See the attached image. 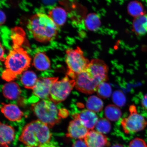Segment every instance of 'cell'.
Listing matches in <instances>:
<instances>
[{
  "instance_id": "23",
  "label": "cell",
  "mask_w": 147,
  "mask_h": 147,
  "mask_svg": "<svg viewBox=\"0 0 147 147\" xmlns=\"http://www.w3.org/2000/svg\"><path fill=\"white\" fill-rule=\"evenodd\" d=\"M87 109L94 113H98L102 111L104 107V103L99 97L92 95L88 98L86 102Z\"/></svg>"
},
{
  "instance_id": "28",
  "label": "cell",
  "mask_w": 147,
  "mask_h": 147,
  "mask_svg": "<svg viewBox=\"0 0 147 147\" xmlns=\"http://www.w3.org/2000/svg\"><path fill=\"white\" fill-rule=\"evenodd\" d=\"M129 147H147V145L143 139L137 138L131 141Z\"/></svg>"
},
{
  "instance_id": "31",
  "label": "cell",
  "mask_w": 147,
  "mask_h": 147,
  "mask_svg": "<svg viewBox=\"0 0 147 147\" xmlns=\"http://www.w3.org/2000/svg\"><path fill=\"white\" fill-rule=\"evenodd\" d=\"M0 16H1V25H2L5 23V20H6V16L4 12L2 11L1 10L0 11Z\"/></svg>"
},
{
  "instance_id": "2",
  "label": "cell",
  "mask_w": 147,
  "mask_h": 147,
  "mask_svg": "<svg viewBox=\"0 0 147 147\" xmlns=\"http://www.w3.org/2000/svg\"><path fill=\"white\" fill-rule=\"evenodd\" d=\"M12 49L5 58V69L2 78L8 82L15 80L18 75L30 67L31 58L22 44L13 43ZM25 72V71H24Z\"/></svg>"
},
{
  "instance_id": "11",
  "label": "cell",
  "mask_w": 147,
  "mask_h": 147,
  "mask_svg": "<svg viewBox=\"0 0 147 147\" xmlns=\"http://www.w3.org/2000/svg\"><path fill=\"white\" fill-rule=\"evenodd\" d=\"M73 120L70 122L66 136L74 139H84L89 130L83 125L79 119L78 113L72 115Z\"/></svg>"
},
{
  "instance_id": "30",
  "label": "cell",
  "mask_w": 147,
  "mask_h": 147,
  "mask_svg": "<svg viewBox=\"0 0 147 147\" xmlns=\"http://www.w3.org/2000/svg\"><path fill=\"white\" fill-rule=\"evenodd\" d=\"M141 105L142 107L147 111V94L143 97L141 100Z\"/></svg>"
},
{
  "instance_id": "4",
  "label": "cell",
  "mask_w": 147,
  "mask_h": 147,
  "mask_svg": "<svg viewBox=\"0 0 147 147\" xmlns=\"http://www.w3.org/2000/svg\"><path fill=\"white\" fill-rule=\"evenodd\" d=\"M57 105L50 100H42L33 104L32 109L38 120L52 128L69 114L67 110L59 109Z\"/></svg>"
},
{
  "instance_id": "6",
  "label": "cell",
  "mask_w": 147,
  "mask_h": 147,
  "mask_svg": "<svg viewBox=\"0 0 147 147\" xmlns=\"http://www.w3.org/2000/svg\"><path fill=\"white\" fill-rule=\"evenodd\" d=\"M75 80L66 76L61 80L57 81L51 88L49 100L57 104L65 100L75 87Z\"/></svg>"
},
{
  "instance_id": "26",
  "label": "cell",
  "mask_w": 147,
  "mask_h": 147,
  "mask_svg": "<svg viewBox=\"0 0 147 147\" xmlns=\"http://www.w3.org/2000/svg\"><path fill=\"white\" fill-rule=\"evenodd\" d=\"M96 131L102 134L109 133L111 130V123L107 119L102 118L98 119L95 126Z\"/></svg>"
},
{
  "instance_id": "20",
  "label": "cell",
  "mask_w": 147,
  "mask_h": 147,
  "mask_svg": "<svg viewBox=\"0 0 147 147\" xmlns=\"http://www.w3.org/2000/svg\"><path fill=\"white\" fill-rule=\"evenodd\" d=\"M38 80L36 74L29 71L24 72L21 79L22 83L25 88L32 90L35 87Z\"/></svg>"
},
{
  "instance_id": "15",
  "label": "cell",
  "mask_w": 147,
  "mask_h": 147,
  "mask_svg": "<svg viewBox=\"0 0 147 147\" xmlns=\"http://www.w3.org/2000/svg\"><path fill=\"white\" fill-rule=\"evenodd\" d=\"M0 137L1 147H9V145L14 140L15 133L13 127L1 123Z\"/></svg>"
},
{
  "instance_id": "9",
  "label": "cell",
  "mask_w": 147,
  "mask_h": 147,
  "mask_svg": "<svg viewBox=\"0 0 147 147\" xmlns=\"http://www.w3.org/2000/svg\"><path fill=\"white\" fill-rule=\"evenodd\" d=\"M75 87L79 91L91 94L96 92L100 84L92 79L86 71L75 75Z\"/></svg>"
},
{
  "instance_id": "8",
  "label": "cell",
  "mask_w": 147,
  "mask_h": 147,
  "mask_svg": "<svg viewBox=\"0 0 147 147\" xmlns=\"http://www.w3.org/2000/svg\"><path fill=\"white\" fill-rule=\"evenodd\" d=\"M109 69L103 61L94 59L90 61L86 71L90 77L100 84L108 80Z\"/></svg>"
},
{
  "instance_id": "32",
  "label": "cell",
  "mask_w": 147,
  "mask_h": 147,
  "mask_svg": "<svg viewBox=\"0 0 147 147\" xmlns=\"http://www.w3.org/2000/svg\"><path fill=\"white\" fill-rule=\"evenodd\" d=\"M4 55V49L3 47L1 44V60L2 61H5V58L3 56Z\"/></svg>"
},
{
  "instance_id": "7",
  "label": "cell",
  "mask_w": 147,
  "mask_h": 147,
  "mask_svg": "<svg viewBox=\"0 0 147 147\" xmlns=\"http://www.w3.org/2000/svg\"><path fill=\"white\" fill-rule=\"evenodd\" d=\"M130 115L123 119L121 124L125 134L136 133L144 130L147 125V121L142 115L138 113L136 107L131 105L129 108Z\"/></svg>"
},
{
  "instance_id": "29",
  "label": "cell",
  "mask_w": 147,
  "mask_h": 147,
  "mask_svg": "<svg viewBox=\"0 0 147 147\" xmlns=\"http://www.w3.org/2000/svg\"><path fill=\"white\" fill-rule=\"evenodd\" d=\"M72 147H88L85 141L82 139H79L73 143Z\"/></svg>"
},
{
  "instance_id": "27",
  "label": "cell",
  "mask_w": 147,
  "mask_h": 147,
  "mask_svg": "<svg viewBox=\"0 0 147 147\" xmlns=\"http://www.w3.org/2000/svg\"><path fill=\"white\" fill-rule=\"evenodd\" d=\"M112 100L115 105L120 107L124 106L126 102V98L124 94L119 90L114 92L112 96Z\"/></svg>"
},
{
  "instance_id": "25",
  "label": "cell",
  "mask_w": 147,
  "mask_h": 147,
  "mask_svg": "<svg viewBox=\"0 0 147 147\" xmlns=\"http://www.w3.org/2000/svg\"><path fill=\"white\" fill-rule=\"evenodd\" d=\"M112 91V88L110 84L106 82H104L100 84L96 92L99 97L106 99L111 96Z\"/></svg>"
},
{
  "instance_id": "13",
  "label": "cell",
  "mask_w": 147,
  "mask_h": 147,
  "mask_svg": "<svg viewBox=\"0 0 147 147\" xmlns=\"http://www.w3.org/2000/svg\"><path fill=\"white\" fill-rule=\"evenodd\" d=\"M1 110L5 116L9 120L18 121L21 120L24 115L22 111L18 107L12 104H5L2 103Z\"/></svg>"
},
{
  "instance_id": "12",
  "label": "cell",
  "mask_w": 147,
  "mask_h": 147,
  "mask_svg": "<svg viewBox=\"0 0 147 147\" xmlns=\"http://www.w3.org/2000/svg\"><path fill=\"white\" fill-rule=\"evenodd\" d=\"M88 147H105L108 144L106 136L94 130H91L84 138Z\"/></svg>"
},
{
  "instance_id": "16",
  "label": "cell",
  "mask_w": 147,
  "mask_h": 147,
  "mask_svg": "<svg viewBox=\"0 0 147 147\" xmlns=\"http://www.w3.org/2000/svg\"><path fill=\"white\" fill-rule=\"evenodd\" d=\"M3 96L10 100H15L19 97L21 93V88L18 84L14 82L5 84L2 87Z\"/></svg>"
},
{
  "instance_id": "17",
  "label": "cell",
  "mask_w": 147,
  "mask_h": 147,
  "mask_svg": "<svg viewBox=\"0 0 147 147\" xmlns=\"http://www.w3.org/2000/svg\"><path fill=\"white\" fill-rule=\"evenodd\" d=\"M58 27L63 25L67 18V13L65 10L61 7H54L49 11V15Z\"/></svg>"
},
{
  "instance_id": "14",
  "label": "cell",
  "mask_w": 147,
  "mask_h": 147,
  "mask_svg": "<svg viewBox=\"0 0 147 147\" xmlns=\"http://www.w3.org/2000/svg\"><path fill=\"white\" fill-rule=\"evenodd\" d=\"M78 115L82 124L89 130H93L98 120L96 114L88 109L82 110Z\"/></svg>"
},
{
  "instance_id": "10",
  "label": "cell",
  "mask_w": 147,
  "mask_h": 147,
  "mask_svg": "<svg viewBox=\"0 0 147 147\" xmlns=\"http://www.w3.org/2000/svg\"><path fill=\"white\" fill-rule=\"evenodd\" d=\"M58 80V78L38 79L36 86L33 90V95L34 97L41 100H49L51 88Z\"/></svg>"
},
{
  "instance_id": "5",
  "label": "cell",
  "mask_w": 147,
  "mask_h": 147,
  "mask_svg": "<svg viewBox=\"0 0 147 147\" xmlns=\"http://www.w3.org/2000/svg\"><path fill=\"white\" fill-rule=\"evenodd\" d=\"M66 54L65 61L68 68L67 75L70 78L73 79L75 75L86 71L90 61L84 56L80 47L67 49Z\"/></svg>"
},
{
  "instance_id": "22",
  "label": "cell",
  "mask_w": 147,
  "mask_h": 147,
  "mask_svg": "<svg viewBox=\"0 0 147 147\" xmlns=\"http://www.w3.org/2000/svg\"><path fill=\"white\" fill-rule=\"evenodd\" d=\"M127 9L128 14L134 18L146 14L144 6L142 3L138 1L130 2L128 5Z\"/></svg>"
},
{
  "instance_id": "21",
  "label": "cell",
  "mask_w": 147,
  "mask_h": 147,
  "mask_svg": "<svg viewBox=\"0 0 147 147\" xmlns=\"http://www.w3.org/2000/svg\"><path fill=\"white\" fill-rule=\"evenodd\" d=\"M84 25L88 30L96 31L101 26V23L98 15L95 13L88 14L84 20Z\"/></svg>"
},
{
  "instance_id": "24",
  "label": "cell",
  "mask_w": 147,
  "mask_h": 147,
  "mask_svg": "<svg viewBox=\"0 0 147 147\" xmlns=\"http://www.w3.org/2000/svg\"><path fill=\"white\" fill-rule=\"evenodd\" d=\"M105 115L108 120L115 121L120 119L122 113L119 107L110 104L106 107L105 109Z\"/></svg>"
},
{
  "instance_id": "3",
  "label": "cell",
  "mask_w": 147,
  "mask_h": 147,
  "mask_svg": "<svg viewBox=\"0 0 147 147\" xmlns=\"http://www.w3.org/2000/svg\"><path fill=\"white\" fill-rule=\"evenodd\" d=\"M27 28L34 39L41 43H47L54 40L59 29L48 15L42 13L30 17Z\"/></svg>"
},
{
  "instance_id": "19",
  "label": "cell",
  "mask_w": 147,
  "mask_h": 147,
  "mask_svg": "<svg viewBox=\"0 0 147 147\" xmlns=\"http://www.w3.org/2000/svg\"><path fill=\"white\" fill-rule=\"evenodd\" d=\"M33 65L40 71H45L51 67V61L45 53L38 52L35 55Z\"/></svg>"
},
{
  "instance_id": "33",
  "label": "cell",
  "mask_w": 147,
  "mask_h": 147,
  "mask_svg": "<svg viewBox=\"0 0 147 147\" xmlns=\"http://www.w3.org/2000/svg\"><path fill=\"white\" fill-rule=\"evenodd\" d=\"M112 147H124L123 145L120 144H115Z\"/></svg>"
},
{
  "instance_id": "18",
  "label": "cell",
  "mask_w": 147,
  "mask_h": 147,
  "mask_svg": "<svg viewBox=\"0 0 147 147\" xmlns=\"http://www.w3.org/2000/svg\"><path fill=\"white\" fill-rule=\"evenodd\" d=\"M133 30L138 36H143L147 34V14L134 18Z\"/></svg>"
},
{
  "instance_id": "1",
  "label": "cell",
  "mask_w": 147,
  "mask_h": 147,
  "mask_svg": "<svg viewBox=\"0 0 147 147\" xmlns=\"http://www.w3.org/2000/svg\"><path fill=\"white\" fill-rule=\"evenodd\" d=\"M49 128L39 120L32 121L24 128L19 140L26 147H56Z\"/></svg>"
}]
</instances>
